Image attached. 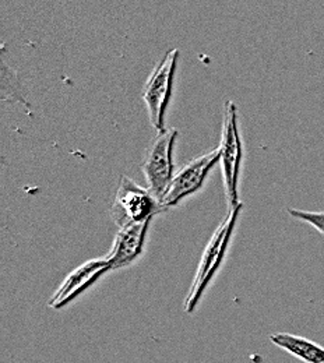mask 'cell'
<instances>
[{
  "label": "cell",
  "instance_id": "277c9868",
  "mask_svg": "<svg viewBox=\"0 0 324 363\" xmlns=\"http://www.w3.org/2000/svg\"><path fill=\"white\" fill-rule=\"evenodd\" d=\"M164 210L148 189L140 187L128 177L121 178L112 204V218L119 227L147 223Z\"/></svg>",
  "mask_w": 324,
  "mask_h": 363
},
{
  "label": "cell",
  "instance_id": "8fae6325",
  "mask_svg": "<svg viewBox=\"0 0 324 363\" xmlns=\"http://www.w3.org/2000/svg\"><path fill=\"white\" fill-rule=\"evenodd\" d=\"M288 214L302 223L309 224L324 235V211H305L296 208H288Z\"/></svg>",
  "mask_w": 324,
  "mask_h": 363
},
{
  "label": "cell",
  "instance_id": "7a4b0ae2",
  "mask_svg": "<svg viewBox=\"0 0 324 363\" xmlns=\"http://www.w3.org/2000/svg\"><path fill=\"white\" fill-rule=\"evenodd\" d=\"M178 60V49L167 52L155 66L143 90V99L148 108L150 121L158 133L165 130V115L172 95Z\"/></svg>",
  "mask_w": 324,
  "mask_h": 363
},
{
  "label": "cell",
  "instance_id": "9c48e42d",
  "mask_svg": "<svg viewBox=\"0 0 324 363\" xmlns=\"http://www.w3.org/2000/svg\"><path fill=\"white\" fill-rule=\"evenodd\" d=\"M269 340L289 355L305 363H324V348L322 345L295 334L274 333Z\"/></svg>",
  "mask_w": 324,
  "mask_h": 363
},
{
  "label": "cell",
  "instance_id": "8992f818",
  "mask_svg": "<svg viewBox=\"0 0 324 363\" xmlns=\"http://www.w3.org/2000/svg\"><path fill=\"white\" fill-rule=\"evenodd\" d=\"M221 164L223 175L225 179L227 196L232 207L239 204L238 201V178L242 161V143L238 132V113L236 105L232 101H227L224 106V125L221 138Z\"/></svg>",
  "mask_w": 324,
  "mask_h": 363
},
{
  "label": "cell",
  "instance_id": "6da1fadb",
  "mask_svg": "<svg viewBox=\"0 0 324 363\" xmlns=\"http://www.w3.org/2000/svg\"><path fill=\"white\" fill-rule=\"evenodd\" d=\"M240 210H242L240 203L236 207H232L228 217L221 223V225L216 230L211 240L208 242V245L203 253L201 262L199 264V270L194 277L193 285L186 298L185 309L187 313L194 312V309L199 305L200 299L203 298L207 286L210 285L214 275L221 267L225 253L228 250L232 232L236 225V220L239 217Z\"/></svg>",
  "mask_w": 324,
  "mask_h": 363
},
{
  "label": "cell",
  "instance_id": "3957f363",
  "mask_svg": "<svg viewBox=\"0 0 324 363\" xmlns=\"http://www.w3.org/2000/svg\"><path fill=\"white\" fill-rule=\"evenodd\" d=\"M178 137L177 129H165L155 137L143 161L141 169L150 193L161 203L174 179V147Z\"/></svg>",
  "mask_w": 324,
  "mask_h": 363
},
{
  "label": "cell",
  "instance_id": "ba28073f",
  "mask_svg": "<svg viewBox=\"0 0 324 363\" xmlns=\"http://www.w3.org/2000/svg\"><path fill=\"white\" fill-rule=\"evenodd\" d=\"M105 274H108L105 259H95L82 264L66 277L63 284L49 299V306L55 309H62L67 306L77 296H80L83 292L91 288Z\"/></svg>",
  "mask_w": 324,
  "mask_h": 363
},
{
  "label": "cell",
  "instance_id": "5b68a950",
  "mask_svg": "<svg viewBox=\"0 0 324 363\" xmlns=\"http://www.w3.org/2000/svg\"><path fill=\"white\" fill-rule=\"evenodd\" d=\"M221 151L216 148L190 162L184 165L171 182L164 199L161 200V206L167 210L169 207L178 206L186 197L199 191L204 182L207 179L211 169L220 162Z\"/></svg>",
  "mask_w": 324,
  "mask_h": 363
},
{
  "label": "cell",
  "instance_id": "52a82bcc",
  "mask_svg": "<svg viewBox=\"0 0 324 363\" xmlns=\"http://www.w3.org/2000/svg\"><path fill=\"white\" fill-rule=\"evenodd\" d=\"M150 221L121 228L111 252L104 257L106 272H116L135 263L144 250Z\"/></svg>",
  "mask_w": 324,
  "mask_h": 363
},
{
  "label": "cell",
  "instance_id": "30bf717a",
  "mask_svg": "<svg viewBox=\"0 0 324 363\" xmlns=\"http://www.w3.org/2000/svg\"><path fill=\"white\" fill-rule=\"evenodd\" d=\"M0 92H1V99L3 101H13L24 105L28 111H31L30 104L27 102L26 92L21 80L18 79L17 73L7 66L6 59H4V52L1 50V86H0Z\"/></svg>",
  "mask_w": 324,
  "mask_h": 363
}]
</instances>
